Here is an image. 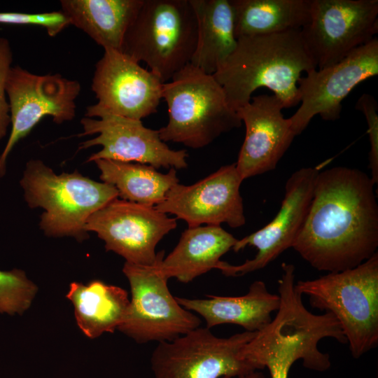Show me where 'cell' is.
<instances>
[{
    "label": "cell",
    "mask_w": 378,
    "mask_h": 378,
    "mask_svg": "<svg viewBox=\"0 0 378 378\" xmlns=\"http://www.w3.org/2000/svg\"><path fill=\"white\" fill-rule=\"evenodd\" d=\"M237 239L220 225L188 227L173 251L162 259L160 270L167 279L188 283L211 270L218 269L220 258Z\"/></svg>",
    "instance_id": "obj_19"
},
{
    "label": "cell",
    "mask_w": 378,
    "mask_h": 378,
    "mask_svg": "<svg viewBox=\"0 0 378 378\" xmlns=\"http://www.w3.org/2000/svg\"><path fill=\"white\" fill-rule=\"evenodd\" d=\"M378 74V39L351 52L340 62L315 69L298 82L300 105L288 118L295 135L318 115L326 121L340 118L343 100L359 83Z\"/></svg>",
    "instance_id": "obj_12"
},
{
    "label": "cell",
    "mask_w": 378,
    "mask_h": 378,
    "mask_svg": "<svg viewBox=\"0 0 378 378\" xmlns=\"http://www.w3.org/2000/svg\"><path fill=\"white\" fill-rule=\"evenodd\" d=\"M356 108L363 113L367 125L370 141L368 167L370 178L376 184L378 182V105L375 98L368 93H363L356 104Z\"/></svg>",
    "instance_id": "obj_28"
},
{
    "label": "cell",
    "mask_w": 378,
    "mask_h": 378,
    "mask_svg": "<svg viewBox=\"0 0 378 378\" xmlns=\"http://www.w3.org/2000/svg\"><path fill=\"white\" fill-rule=\"evenodd\" d=\"M37 286L19 269L0 270V314L21 315L31 306Z\"/></svg>",
    "instance_id": "obj_25"
},
{
    "label": "cell",
    "mask_w": 378,
    "mask_h": 378,
    "mask_svg": "<svg viewBox=\"0 0 378 378\" xmlns=\"http://www.w3.org/2000/svg\"><path fill=\"white\" fill-rule=\"evenodd\" d=\"M300 359V353L298 348L286 342L265 347L257 358L259 365L268 369L270 378H288L292 365Z\"/></svg>",
    "instance_id": "obj_26"
},
{
    "label": "cell",
    "mask_w": 378,
    "mask_h": 378,
    "mask_svg": "<svg viewBox=\"0 0 378 378\" xmlns=\"http://www.w3.org/2000/svg\"><path fill=\"white\" fill-rule=\"evenodd\" d=\"M364 172L344 166L318 172L311 203L292 248L312 267L337 272L377 251L378 204Z\"/></svg>",
    "instance_id": "obj_1"
},
{
    "label": "cell",
    "mask_w": 378,
    "mask_h": 378,
    "mask_svg": "<svg viewBox=\"0 0 378 378\" xmlns=\"http://www.w3.org/2000/svg\"><path fill=\"white\" fill-rule=\"evenodd\" d=\"M164 251L157 253L152 265L125 262L122 272L129 281L131 300L124 322L118 328L137 343L172 341L197 328L202 320L180 305L160 270Z\"/></svg>",
    "instance_id": "obj_7"
},
{
    "label": "cell",
    "mask_w": 378,
    "mask_h": 378,
    "mask_svg": "<svg viewBox=\"0 0 378 378\" xmlns=\"http://www.w3.org/2000/svg\"><path fill=\"white\" fill-rule=\"evenodd\" d=\"M282 103L274 94L252 97L237 110L245 125L243 144L235 162L246 178L274 170L295 136L288 118L282 113Z\"/></svg>",
    "instance_id": "obj_17"
},
{
    "label": "cell",
    "mask_w": 378,
    "mask_h": 378,
    "mask_svg": "<svg viewBox=\"0 0 378 378\" xmlns=\"http://www.w3.org/2000/svg\"><path fill=\"white\" fill-rule=\"evenodd\" d=\"M66 297L74 307L78 326L90 339L113 332L124 322L130 300L127 292L99 280L72 282Z\"/></svg>",
    "instance_id": "obj_21"
},
{
    "label": "cell",
    "mask_w": 378,
    "mask_h": 378,
    "mask_svg": "<svg viewBox=\"0 0 378 378\" xmlns=\"http://www.w3.org/2000/svg\"><path fill=\"white\" fill-rule=\"evenodd\" d=\"M176 225V218L155 206L115 198L88 218L85 229L127 262L149 266L155 262L157 244Z\"/></svg>",
    "instance_id": "obj_13"
},
{
    "label": "cell",
    "mask_w": 378,
    "mask_h": 378,
    "mask_svg": "<svg viewBox=\"0 0 378 378\" xmlns=\"http://www.w3.org/2000/svg\"><path fill=\"white\" fill-rule=\"evenodd\" d=\"M81 85L59 74L37 75L19 66L11 67L6 83L11 130L0 155V177L6 172L8 155L20 139L27 136L45 116L57 124L76 115L75 100Z\"/></svg>",
    "instance_id": "obj_9"
},
{
    "label": "cell",
    "mask_w": 378,
    "mask_h": 378,
    "mask_svg": "<svg viewBox=\"0 0 378 378\" xmlns=\"http://www.w3.org/2000/svg\"><path fill=\"white\" fill-rule=\"evenodd\" d=\"M318 172L316 167H302L291 174L274 219L258 231L238 239L232 248L238 252L248 245L253 246L258 250L255 256L239 265L221 261L218 269L223 274L238 276L259 270L292 247L307 216Z\"/></svg>",
    "instance_id": "obj_16"
},
{
    "label": "cell",
    "mask_w": 378,
    "mask_h": 378,
    "mask_svg": "<svg viewBox=\"0 0 378 378\" xmlns=\"http://www.w3.org/2000/svg\"><path fill=\"white\" fill-rule=\"evenodd\" d=\"M0 23L41 27L50 36H55L70 25L69 20L62 10L42 13H0Z\"/></svg>",
    "instance_id": "obj_27"
},
{
    "label": "cell",
    "mask_w": 378,
    "mask_h": 378,
    "mask_svg": "<svg viewBox=\"0 0 378 378\" xmlns=\"http://www.w3.org/2000/svg\"><path fill=\"white\" fill-rule=\"evenodd\" d=\"M236 38L302 29L310 20L311 0H230Z\"/></svg>",
    "instance_id": "obj_23"
},
{
    "label": "cell",
    "mask_w": 378,
    "mask_h": 378,
    "mask_svg": "<svg viewBox=\"0 0 378 378\" xmlns=\"http://www.w3.org/2000/svg\"><path fill=\"white\" fill-rule=\"evenodd\" d=\"M255 333L244 331L218 337L209 328L199 327L159 342L150 358L154 378L237 377L258 370L240 356Z\"/></svg>",
    "instance_id": "obj_8"
},
{
    "label": "cell",
    "mask_w": 378,
    "mask_h": 378,
    "mask_svg": "<svg viewBox=\"0 0 378 378\" xmlns=\"http://www.w3.org/2000/svg\"><path fill=\"white\" fill-rule=\"evenodd\" d=\"M99 119H81L83 132L78 136L98 134L81 143L79 149L94 146L102 148L93 153L88 162L104 159L160 167L183 169L188 166L186 150H173L160 137L158 130L145 127L141 120L102 113Z\"/></svg>",
    "instance_id": "obj_14"
},
{
    "label": "cell",
    "mask_w": 378,
    "mask_h": 378,
    "mask_svg": "<svg viewBox=\"0 0 378 378\" xmlns=\"http://www.w3.org/2000/svg\"><path fill=\"white\" fill-rule=\"evenodd\" d=\"M296 289L312 307L338 321L354 358L378 344V253L359 265L298 281Z\"/></svg>",
    "instance_id": "obj_5"
},
{
    "label": "cell",
    "mask_w": 378,
    "mask_h": 378,
    "mask_svg": "<svg viewBox=\"0 0 378 378\" xmlns=\"http://www.w3.org/2000/svg\"><path fill=\"white\" fill-rule=\"evenodd\" d=\"M197 20V44L190 64L214 74L236 48L230 0H190Z\"/></svg>",
    "instance_id": "obj_22"
},
{
    "label": "cell",
    "mask_w": 378,
    "mask_h": 378,
    "mask_svg": "<svg viewBox=\"0 0 378 378\" xmlns=\"http://www.w3.org/2000/svg\"><path fill=\"white\" fill-rule=\"evenodd\" d=\"M209 299L175 297L178 303L200 314L211 328L221 324H235L248 332H258L272 321V314L279 309L280 300L271 293L264 281L253 282L241 296L208 295Z\"/></svg>",
    "instance_id": "obj_18"
},
{
    "label": "cell",
    "mask_w": 378,
    "mask_h": 378,
    "mask_svg": "<svg viewBox=\"0 0 378 378\" xmlns=\"http://www.w3.org/2000/svg\"><path fill=\"white\" fill-rule=\"evenodd\" d=\"M13 61V53L7 38L0 36V140L10 125V106L6 99V83Z\"/></svg>",
    "instance_id": "obj_29"
},
{
    "label": "cell",
    "mask_w": 378,
    "mask_h": 378,
    "mask_svg": "<svg viewBox=\"0 0 378 378\" xmlns=\"http://www.w3.org/2000/svg\"><path fill=\"white\" fill-rule=\"evenodd\" d=\"M20 186L31 208L41 207L40 227L50 237H88V218L118 197L115 187L84 176L77 171L56 174L39 160H29Z\"/></svg>",
    "instance_id": "obj_4"
},
{
    "label": "cell",
    "mask_w": 378,
    "mask_h": 378,
    "mask_svg": "<svg viewBox=\"0 0 378 378\" xmlns=\"http://www.w3.org/2000/svg\"><path fill=\"white\" fill-rule=\"evenodd\" d=\"M143 0H61L70 25L81 29L104 50H120L127 29Z\"/></svg>",
    "instance_id": "obj_20"
},
{
    "label": "cell",
    "mask_w": 378,
    "mask_h": 378,
    "mask_svg": "<svg viewBox=\"0 0 378 378\" xmlns=\"http://www.w3.org/2000/svg\"><path fill=\"white\" fill-rule=\"evenodd\" d=\"M242 181L235 163L222 166L194 184L176 183L155 207L183 220L188 227L226 223L237 228L246 223L239 190Z\"/></svg>",
    "instance_id": "obj_15"
},
{
    "label": "cell",
    "mask_w": 378,
    "mask_h": 378,
    "mask_svg": "<svg viewBox=\"0 0 378 378\" xmlns=\"http://www.w3.org/2000/svg\"><path fill=\"white\" fill-rule=\"evenodd\" d=\"M162 99L169 115L167 125L158 130L164 142L202 148L242 124L214 75L190 63L164 83Z\"/></svg>",
    "instance_id": "obj_3"
},
{
    "label": "cell",
    "mask_w": 378,
    "mask_h": 378,
    "mask_svg": "<svg viewBox=\"0 0 378 378\" xmlns=\"http://www.w3.org/2000/svg\"><path fill=\"white\" fill-rule=\"evenodd\" d=\"M301 31L316 67L332 65L376 38L378 1L311 0Z\"/></svg>",
    "instance_id": "obj_10"
},
{
    "label": "cell",
    "mask_w": 378,
    "mask_h": 378,
    "mask_svg": "<svg viewBox=\"0 0 378 378\" xmlns=\"http://www.w3.org/2000/svg\"><path fill=\"white\" fill-rule=\"evenodd\" d=\"M100 179L115 187L122 200L155 206L179 180L174 168L162 174L148 164L111 160H95Z\"/></svg>",
    "instance_id": "obj_24"
},
{
    "label": "cell",
    "mask_w": 378,
    "mask_h": 378,
    "mask_svg": "<svg viewBox=\"0 0 378 378\" xmlns=\"http://www.w3.org/2000/svg\"><path fill=\"white\" fill-rule=\"evenodd\" d=\"M221 378H267V377L260 370H255V371L251 372L249 373H247L246 374L237 377H231L225 376Z\"/></svg>",
    "instance_id": "obj_30"
},
{
    "label": "cell",
    "mask_w": 378,
    "mask_h": 378,
    "mask_svg": "<svg viewBox=\"0 0 378 378\" xmlns=\"http://www.w3.org/2000/svg\"><path fill=\"white\" fill-rule=\"evenodd\" d=\"M315 69L301 29H297L237 38L235 49L213 75L236 111L260 88L272 91L288 108L300 104L302 74Z\"/></svg>",
    "instance_id": "obj_2"
},
{
    "label": "cell",
    "mask_w": 378,
    "mask_h": 378,
    "mask_svg": "<svg viewBox=\"0 0 378 378\" xmlns=\"http://www.w3.org/2000/svg\"><path fill=\"white\" fill-rule=\"evenodd\" d=\"M197 38L190 0H143L120 51L144 62L164 83L190 63Z\"/></svg>",
    "instance_id": "obj_6"
},
{
    "label": "cell",
    "mask_w": 378,
    "mask_h": 378,
    "mask_svg": "<svg viewBox=\"0 0 378 378\" xmlns=\"http://www.w3.org/2000/svg\"><path fill=\"white\" fill-rule=\"evenodd\" d=\"M163 85L155 74L120 50L105 49L91 85L98 102L87 107L85 117L106 113L141 120L157 111Z\"/></svg>",
    "instance_id": "obj_11"
}]
</instances>
